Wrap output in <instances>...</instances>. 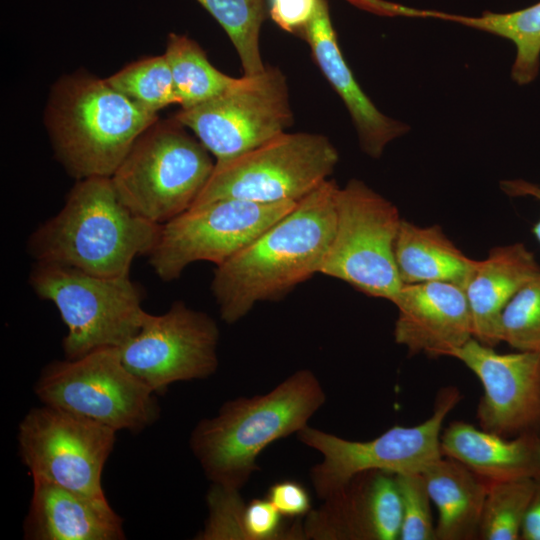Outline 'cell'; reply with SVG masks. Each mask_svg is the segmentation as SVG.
I'll return each instance as SVG.
<instances>
[{
	"label": "cell",
	"mask_w": 540,
	"mask_h": 540,
	"mask_svg": "<svg viewBox=\"0 0 540 540\" xmlns=\"http://www.w3.org/2000/svg\"><path fill=\"white\" fill-rule=\"evenodd\" d=\"M540 273L534 254L524 244L493 247L464 287L472 333L480 343L495 347L501 342L500 319L511 298Z\"/></svg>",
	"instance_id": "cell-20"
},
{
	"label": "cell",
	"mask_w": 540,
	"mask_h": 540,
	"mask_svg": "<svg viewBox=\"0 0 540 540\" xmlns=\"http://www.w3.org/2000/svg\"><path fill=\"white\" fill-rule=\"evenodd\" d=\"M317 376L300 369L271 391L225 402L191 433L190 447L212 484L239 491L272 442L298 433L325 403Z\"/></svg>",
	"instance_id": "cell-3"
},
{
	"label": "cell",
	"mask_w": 540,
	"mask_h": 540,
	"mask_svg": "<svg viewBox=\"0 0 540 540\" xmlns=\"http://www.w3.org/2000/svg\"><path fill=\"white\" fill-rule=\"evenodd\" d=\"M531 503L524 520L521 540H540V472L534 477Z\"/></svg>",
	"instance_id": "cell-34"
},
{
	"label": "cell",
	"mask_w": 540,
	"mask_h": 540,
	"mask_svg": "<svg viewBox=\"0 0 540 540\" xmlns=\"http://www.w3.org/2000/svg\"><path fill=\"white\" fill-rule=\"evenodd\" d=\"M204 145L215 162L239 156L286 132L293 124L286 77L266 66L243 75L217 96L173 117Z\"/></svg>",
	"instance_id": "cell-11"
},
{
	"label": "cell",
	"mask_w": 540,
	"mask_h": 540,
	"mask_svg": "<svg viewBox=\"0 0 540 540\" xmlns=\"http://www.w3.org/2000/svg\"><path fill=\"white\" fill-rule=\"evenodd\" d=\"M461 399L454 386L442 388L432 415L413 426L395 425L367 441L347 440L316 428L297 433L300 442L318 451L322 461L312 467L310 477L320 499L342 490L359 473L381 470L393 474L422 473L441 458L440 437L446 416Z\"/></svg>",
	"instance_id": "cell-10"
},
{
	"label": "cell",
	"mask_w": 540,
	"mask_h": 540,
	"mask_svg": "<svg viewBox=\"0 0 540 540\" xmlns=\"http://www.w3.org/2000/svg\"><path fill=\"white\" fill-rule=\"evenodd\" d=\"M116 431L69 411L43 404L18 427V448L33 479L92 496H105L102 473Z\"/></svg>",
	"instance_id": "cell-13"
},
{
	"label": "cell",
	"mask_w": 540,
	"mask_h": 540,
	"mask_svg": "<svg viewBox=\"0 0 540 540\" xmlns=\"http://www.w3.org/2000/svg\"><path fill=\"white\" fill-rule=\"evenodd\" d=\"M43 404L108 426L141 432L159 417L155 393L123 364L119 348L105 347L46 365L34 385Z\"/></svg>",
	"instance_id": "cell-8"
},
{
	"label": "cell",
	"mask_w": 540,
	"mask_h": 540,
	"mask_svg": "<svg viewBox=\"0 0 540 540\" xmlns=\"http://www.w3.org/2000/svg\"><path fill=\"white\" fill-rule=\"evenodd\" d=\"M402 502L400 540H436L431 498L422 473L395 474Z\"/></svg>",
	"instance_id": "cell-30"
},
{
	"label": "cell",
	"mask_w": 540,
	"mask_h": 540,
	"mask_svg": "<svg viewBox=\"0 0 540 540\" xmlns=\"http://www.w3.org/2000/svg\"><path fill=\"white\" fill-rule=\"evenodd\" d=\"M392 303L398 310L394 339L411 355L452 354L473 338L471 314L462 287L447 282L403 285Z\"/></svg>",
	"instance_id": "cell-17"
},
{
	"label": "cell",
	"mask_w": 540,
	"mask_h": 540,
	"mask_svg": "<svg viewBox=\"0 0 540 540\" xmlns=\"http://www.w3.org/2000/svg\"><path fill=\"white\" fill-rule=\"evenodd\" d=\"M338 189L334 180H325L279 221L216 266L211 291L224 322H238L258 302L278 301L320 273L335 231Z\"/></svg>",
	"instance_id": "cell-1"
},
{
	"label": "cell",
	"mask_w": 540,
	"mask_h": 540,
	"mask_svg": "<svg viewBox=\"0 0 540 540\" xmlns=\"http://www.w3.org/2000/svg\"><path fill=\"white\" fill-rule=\"evenodd\" d=\"M536 198L540 200V196H537ZM532 233L537 239V241L540 243V219L534 224L532 228Z\"/></svg>",
	"instance_id": "cell-36"
},
{
	"label": "cell",
	"mask_w": 540,
	"mask_h": 540,
	"mask_svg": "<svg viewBox=\"0 0 540 540\" xmlns=\"http://www.w3.org/2000/svg\"><path fill=\"white\" fill-rule=\"evenodd\" d=\"M163 54L171 69L180 109L217 96L236 80L215 68L199 44L186 35L170 33Z\"/></svg>",
	"instance_id": "cell-24"
},
{
	"label": "cell",
	"mask_w": 540,
	"mask_h": 540,
	"mask_svg": "<svg viewBox=\"0 0 540 540\" xmlns=\"http://www.w3.org/2000/svg\"><path fill=\"white\" fill-rule=\"evenodd\" d=\"M450 357L480 380L479 427L503 437L540 435V352L498 353L471 338Z\"/></svg>",
	"instance_id": "cell-15"
},
{
	"label": "cell",
	"mask_w": 540,
	"mask_h": 540,
	"mask_svg": "<svg viewBox=\"0 0 540 540\" xmlns=\"http://www.w3.org/2000/svg\"><path fill=\"white\" fill-rule=\"evenodd\" d=\"M501 342L519 351L540 352V273L507 303L500 319Z\"/></svg>",
	"instance_id": "cell-29"
},
{
	"label": "cell",
	"mask_w": 540,
	"mask_h": 540,
	"mask_svg": "<svg viewBox=\"0 0 540 540\" xmlns=\"http://www.w3.org/2000/svg\"><path fill=\"white\" fill-rule=\"evenodd\" d=\"M298 201L257 203L219 199L195 206L161 225L148 254L151 267L165 282L178 279L198 261L224 263L289 213Z\"/></svg>",
	"instance_id": "cell-12"
},
{
	"label": "cell",
	"mask_w": 540,
	"mask_h": 540,
	"mask_svg": "<svg viewBox=\"0 0 540 540\" xmlns=\"http://www.w3.org/2000/svg\"><path fill=\"white\" fill-rule=\"evenodd\" d=\"M461 25L491 33L511 41L516 56L511 77L518 85L535 80L540 69V2L508 12H483L480 16L461 15Z\"/></svg>",
	"instance_id": "cell-25"
},
{
	"label": "cell",
	"mask_w": 540,
	"mask_h": 540,
	"mask_svg": "<svg viewBox=\"0 0 540 540\" xmlns=\"http://www.w3.org/2000/svg\"><path fill=\"white\" fill-rule=\"evenodd\" d=\"M338 161V151L326 136L284 132L239 156L215 162L192 207L227 198L299 201L329 179Z\"/></svg>",
	"instance_id": "cell-7"
},
{
	"label": "cell",
	"mask_w": 540,
	"mask_h": 540,
	"mask_svg": "<svg viewBox=\"0 0 540 540\" xmlns=\"http://www.w3.org/2000/svg\"><path fill=\"white\" fill-rule=\"evenodd\" d=\"M320 0H269V15L284 31L300 35L316 13Z\"/></svg>",
	"instance_id": "cell-32"
},
{
	"label": "cell",
	"mask_w": 540,
	"mask_h": 540,
	"mask_svg": "<svg viewBox=\"0 0 540 540\" xmlns=\"http://www.w3.org/2000/svg\"><path fill=\"white\" fill-rule=\"evenodd\" d=\"M422 475L438 511L436 540L478 539L488 482L446 456L430 464Z\"/></svg>",
	"instance_id": "cell-22"
},
{
	"label": "cell",
	"mask_w": 540,
	"mask_h": 540,
	"mask_svg": "<svg viewBox=\"0 0 540 540\" xmlns=\"http://www.w3.org/2000/svg\"><path fill=\"white\" fill-rule=\"evenodd\" d=\"M443 456L455 459L486 482L534 477L540 472V435L503 437L454 421L440 437Z\"/></svg>",
	"instance_id": "cell-21"
},
{
	"label": "cell",
	"mask_w": 540,
	"mask_h": 540,
	"mask_svg": "<svg viewBox=\"0 0 540 540\" xmlns=\"http://www.w3.org/2000/svg\"><path fill=\"white\" fill-rule=\"evenodd\" d=\"M266 498L283 516L297 517L310 512L311 498L306 488L293 480L276 482Z\"/></svg>",
	"instance_id": "cell-33"
},
{
	"label": "cell",
	"mask_w": 540,
	"mask_h": 540,
	"mask_svg": "<svg viewBox=\"0 0 540 540\" xmlns=\"http://www.w3.org/2000/svg\"><path fill=\"white\" fill-rule=\"evenodd\" d=\"M29 283L51 301L67 327L65 358L105 347H121L140 329L146 311L138 286L128 277L106 278L76 268L36 262Z\"/></svg>",
	"instance_id": "cell-6"
},
{
	"label": "cell",
	"mask_w": 540,
	"mask_h": 540,
	"mask_svg": "<svg viewBox=\"0 0 540 540\" xmlns=\"http://www.w3.org/2000/svg\"><path fill=\"white\" fill-rule=\"evenodd\" d=\"M394 256L403 285L447 282L464 289L478 263L457 248L439 225L421 227L404 219Z\"/></svg>",
	"instance_id": "cell-23"
},
{
	"label": "cell",
	"mask_w": 540,
	"mask_h": 540,
	"mask_svg": "<svg viewBox=\"0 0 540 540\" xmlns=\"http://www.w3.org/2000/svg\"><path fill=\"white\" fill-rule=\"evenodd\" d=\"M504 191L510 195L540 196V185H533L524 181H508L502 184Z\"/></svg>",
	"instance_id": "cell-35"
},
{
	"label": "cell",
	"mask_w": 540,
	"mask_h": 540,
	"mask_svg": "<svg viewBox=\"0 0 540 540\" xmlns=\"http://www.w3.org/2000/svg\"><path fill=\"white\" fill-rule=\"evenodd\" d=\"M118 92L153 113L177 104L169 63L164 54L132 62L106 78Z\"/></svg>",
	"instance_id": "cell-28"
},
{
	"label": "cell",
	"mask_w": 540,
	"mask_h": 540,
	"mask_svg": "<svg viewBox=\"0 0 540 540\" xmlns=\"http://www.w3.org/2000/svg\"><path fill=\"white\" fill-rule=\"evenodd\" d=\"M401 221L391 201L349 180L336 194L335 231L320 273L392 302L403 286L394 256Z\"/></svg>",
	"instance_id": "cell-9"
},
{
	"label": "cell",
	"mask_w": 540,
	"mask_h": 540,
	"mask_svg": "<svg viewBox=\"0 0 540 540\" xmlns=\"http://www.w3.org/2000/svg\"><path fill=\"white\" fill-rule=\"evenodd\" d=\"M533 490V477L488 483L478 539L521 540Z\"/></svg>",
	"instance_id": "cell-27"
},
{
	"label": "cell",
	"mask_w": 540,
	"mask_h": 540,
	"mask_svg": "<svg viewBox=\"0 0 540 540\" xmlns=\"http://www.w3.org/2000/svg\"><path fill=\"white\" fill-rule=\"evenodd\" d=\"M219 337L213 318L176 301L163 314L147 312L119 353L126 368L159 394L175 382L213 375Z\"/></svg>",
	"instance_id": "cell-14"
},
{
	"label": "cell",
	"mask_w": 540,
	"mask_h": 540,
	"mask_svg": "<svg viewBox=\"0 0 540 540\" xmlns=\"http://www.w3.org/2000/svg\"><path fill=\"white\" fill-rule=\"evenodd\" d=\"M308 513L307 538L396 540L402 524V502L396 476L369 470L354 476L339 492Z\"/></svg>",
	"instance_id": "cell-16"
},
{
	"label": "cell",
	"mask_w": 540,
	"mask_h": 540,
	"mask_svg": "<svg viewBox=\"0 0 540 540\" xmlns=\"http://www.w3.org/2000/svg\"><path fill=\"white\" fill-rule=\"evenodd\" d=\"M28 540H121L123 519L105 496H92L52 482L33 479L24 521Z\"/></svg>",
	"instance_id": "cell-19"
},
{
	"label": "cell",
	"mask_w": 540,
	"mask_h": 540,
	"mask_svg": "<svg viewBox=\"0 0 540 540\" xmlns=\"http://www.w3.org/2000/svg\"><path fill=\"white\" fill-rule=\"evenodd\" d=\"M160 228L122 203L110 177H90L77 180L63 208L30 235L27 248L36 262L128 277L134 259L153 249Z\"/></svg>",
	"instance_id": "cell-2"
},
{
	"label": "cell",
	"mask_w": 540,
	"mask_h": 540,
	"mask_svg": "<svg viewBox=\"0 0 540 540\" xmlns=\"http://www.w3.org/2000/svg\"><path fill=\"white\" fill-rule=\"evenodd\" d=\"M230 38L245 76L262 72L260 32L267 12L265 0H196Z\"/></svg>",
	"instance_id": "cell-26"
},
{
	"label": "cell",
	"mask_w": 540,
	"mask_h": 540,
	"mask_svg": "<svg viewBox=\"0 0 540 540\" xmlns=\"http://www.w3.org/2000/svg\"><path fill=\"white\" fill-rule=\"evenodd\" d=\"M282 516L267 498L245 504L241 518L243 539L271 540L288 536L282 533Z\"/></svg>",
	"instance_id": "cell-31"
},
{
	"label": "cell",
	"mask_w": 540,
	"mask_h": 540,
	"mask_svg": "<svg viewBox=\"0 0 540 540\" xmlns=\"http://www.w3.org/2000/svg\"><path fill=\"white\" fill-rule=\"evenodd\" d=\"M335 92L344 102L357 131L359 144L369 157L378 159L394 139L410 126L383 114L361 89L339 47L327 0H320L310 23L299 35Z\"/></svg>",
	"instance_id": "cell-18"
},
{
	"label": "cell",
	"mask_w": 540,
	"mask_h": 540,
	"mask_svg": "<svg viewBox=\"0 0 540 540\" xmlns=\"http://www.w3.org/2000/svg\"><path fill=\"white\" fill-rule=\"evenodd\" d=\"M174 118L149 126L110 177L122 203L163 225L189 210L215 167L211 153Z\"/></svg>",
	"instance_id": "cell-5"
},
{
	"label": "cell",
	"mask_w": 540,
	"mask_h": 540,
	"mask_svg": "<svg viewBox=\"0 0 540 540\" xmlns=\"http://www.w3.org/2000/svg\"><path fill=\"white\" fill-rule=\"evenodd\" d=\"M150 113L89 74L60 78L52 87L45 124L56 157L76 178L111 177L136 139L154 122Z\"/></svg>",
	"instance_id": "cell-4"
}]
</instances>
